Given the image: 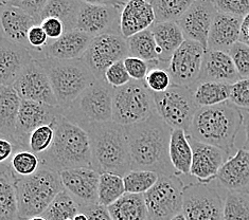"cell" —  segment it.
Masks as SVG:
<instances>
[{"label":"cell","mask_w":249,"mask_h":220,"mask_svg":"<svg viewBox=\"0 0 249 220\" xmlns=\"http://www.w3.org/2000/svg\"><path fill=\"white\" fill-rule=\"evenodd\" d=\"M132 169H144L159 175H178L171 163L169 147L172 129L157 111L147 120L125 126Z\"/></svg>","instance_id":"1"},{"label":"cell","mask_w":249,"mask_h":220,"mask_svg":"<svg viewBox=\"0 0 249 220\" xmlns=\"http://www.w3.org/2000/svg\"><path fill=\"white\" fill-rule=\"evenodd\" d=\"M55 135L50 148L38 156L40 165L57 172L92 168L90 139L86 130L67 120L62 114L52 123Z\"/></svg>","instance_id":"2"},{"label":"cell","mask_w":249,"mask_h":220,"mask_svg":"<svg viewBox=\"0 0 249 220\" xmlns=\"http://www.w3.org/2000/svg\"><path fill=\"white\" fill-rule=\"evenodd\" d=\"M243 124L244 115L242 109L227 101L215 106L200 107L187 135L230 154L234 150L235 138Z\"/></svg>","instance_id":"3"},{"label":"cell","mask_w":249,"mask_h":220,"mask_svg":"<svg viewBox=\"0 0 249 220\" xmlns=\"http://www.w3.org/2000/svg\"><path fill=\"white\" fill-rule=\"evenodd\" d=\"M89 135L92 169L103 172L125 176L132 170V158L125 126L114 121L93 124L87 127Z\"/></svg>","instance_id":"4"},{"label":"cell","mask_w":249,"mask_h":220,"mask_svg":"<svg viewBox=\"0 0 249 220\" xmlns=\"http://www.w3.org/2000/svg\"><path fill=\"white\" fill-rule=\"evenodd\" d=\"M15 184L21 220L43 215L65 189L60 172L43 165L31 176H16Z\"/></svg>","instance_id":"5"},{"label":"cell","mask_w":249,"mask_h":220,"mask_svg":"<svg viewBox=\"0 0 249 220\" xmlns=\"http://www.w3.org/2000/svg\"><path fill=\"white\" fill-rule=\"evenodd\" d=\"M49 75L61 109L66 108L80 94L98 80L83 59L46 58L38 61Z\"/></svg>","instance_id":"6"},{"label":"cell","mask_w":249,"mask_h":220,"mask_svg":"<svg viewBox=\"0 0 249 220\" xmlns=\"http://www.w3.org/2000/svg\"><path fill=\"white\" fill-rule=\"evenodd\" d=\"M112 87L105 81H97L85 89L62 115L83 129L93 124L112 121Z\"/></svg>","instance_id":"7"},{"label":"cell","mask_w":249,"mask_h":220,"mask_svg":"<svg viewBox=\"0 0 249 220\" xmlns=\"http://www.w3.org/2000/svg\"><path fill=\"white\" fill-rule=\"evenodd\" d=\"M156 112L153 92L144 81L132 80L128 84L112 89V121L129 126L147 120Z\"/></svg>","instance_id":"8"},{"label":"cell","mask_w":249,"mask_h":220,"mask_svg":"<svg viewBox=\"0 0 249 220\" xmlns=\"http://www.w3.org/2000/svg\"><path fill=\"white\" fill-rule=\"evenodd\" d=\"M159 117L172 129H183L188 134L193 118L200 107L195 102L190 87L172 85L167 91L153 93Z\"/></svg>","instance_id":"9"},{"label":"cell","mask_w":249,"mask_h":220,"mask_svg":"<svg viewBox=\"0 0 249 220\" xmlns=\"http://www.w3.org/2000/svg\"><path fill=\"white\" fill-rule=\"evenodd\" d=\"M185 186L179 175H160L155 186L143 195L149 220H171L182 213Z\"/></svg>","instance_id":"10"},{"label":"cell","mask_w":249,"mask_h":220,"mask_svg":"<svg viewBox=\"0 0 249 220\" xmlns=\"http://www.w3.org/2000/svg\"><path fill=\"white\" fill-rule=\"evenodd\" d=\"M224 200L211 183H192L183 189L182 214L187 220H224Z\"/></svg>","instance_id":"11"},{"label":"cell","mask_w":249,"mask_h":220,"mask_svg":"<svg viewBox=\"0 0 249 220\" xmlns=\"http://www.w3.org/2000/svg\"><path fill=\"white\" fill-rule=\"evenodd\" d=\"M128 55L127 41L122 35L104 34L92 38L82 59L98 81H105L106 70Z\"/></svg>","instance_id":"12"},{"label":"cell","mask_w":249,"mask_h":220,"mask_svg":"<svg viewBox=\"0 0 249 220\" xmlns=\"http://www.w3.org/2000/svg\"><path fill=\"white\" fill-rule=\"evenodd\" d=\"M62 114L60 107L22 100L13 143L16 151L29 150V139L35 129L51 125Z\"/></svg>","instance_id":"13"},{"label":"cell","mask_w":249,"mask_h":220,"mask_svg":"<svg viewBox=\"0 0 249 220\" xmlns=\"http://www.w3.org/2000/svg\"><path fill=\"white\" fill-rule=\"evenodd\" d=\"M206 51L198 43L192 40L183 41L168 64L167 69L173 85L192 87L195 83H197Z\"/></svg>","instance_id":"14"},{"label":"cell","mask_w":249,"mask_h":220,"mask_svg":"<svg viewBox=\"0 0 249 220\" xmlns=\"http://www.w3.org/2000/svg\"><path fill=\"white\" fill-rule=\"evenodd\" d=\"M13 87L21 100L60 107L49 75L43 65L36 59L25 69Z\"/></svg>","instance_id":"15"},{"label":"cell","mask_w":249,"mask_h":220,"mask_svg":"<svg viewBox=\"0 0 249 220\" xmlns=\"http://www.w3.org/2000/svg\"><path fill=\"white\" fill-rule=\"evenodd\" d=\"M122 9L111 5L83 3L76 29L92 37L104 34L121 35L120 16Z\"/></svg>","instance_id":"16"},{"label":"cell","mask_w":249,"mask_h":220,"mask_svg":"<svg viewBox=\"0 0 249 220\" xmlns=\"http://www.w3.org/2000/svg\"><path fill=\"white\" fill-rule=\"evenodd\" d=\"M215 4L207 0H195L177 21L186 40L198 43L208 50V39L213 20L217 13Z\"/></svg>","instance_id":"17"},{"label":"cell","mask_w":249,"mask_h":220,"mask_svg":"<svg viewBox=\"0 0 249 220\" xmlns=\"http://www.w3.org/2000/svg\"><path fill=\"white\" fill-rule=\"evenodd\" d=\"M100 172L92 168H78L60 172L64 188L80 207L99 203Z\"/></svg>","instance_id":"18"},{"label":"cell","mask_w":249,"mask_h":220,"mask_svg":"<svg viewBox=\"0 0 249 220\" xmlns=\"http://www.w3.org/2000/svg\"><path fill=\"white\" fill-rule=\"evenodd\" d=\"M193 150V160L190 176L194 177L199 183L208 184L216 177L223 164L230 158L221 148L203 143L188 136Z\"/></svg>","instance_id":"19"},{"label":"cell","mask_w":249,"mask_h":220,"mask_svg":"<svg viewBox=\"0 0 249 220\" xmlns=\"http://www.w3.org/2000/svg\"><path fill=\"white\" fill-rule=\"evenodd\" d=\"M34 61L28 47L13 43L1 35L0 40V85L13 86L14 83Z\"/></svg>","instance_id":"20"},{"label":"cell","mask_w":249,"mask_h":220,"mask_svg":"<svg viewBox=\"0 0 249 220\" xmlns=\"http://www.w3.org/2000/svg\"><path fill=\"white\" fill-rule=\"evenodd\" d=\"M92 38L93 37L90 35L82 32L78 29L66 32L61 38L50 41L36 61H43L46 58L60 59V61L82 59L84 57Z\"/></svg>","instance_id":"21"},{"label":"cell","mask_w":249,"mask_h":220,"mask_svg":"<svg viewBox=\"0 0 249 220\" xmlns=\"http://www.w3.org/2000/svg\"><path fill=\"white\" fill-rule=\"evenodd\" d=\"M216 181L228 192H249V151L241 148L219 169Z\"/></svg>","instance_id":"22"},{"label":"cell","mask_w":249,"mask_h":220,"mask_svg":"<svg viewBox=\"0 0 249 220\" xmlns=\"http://www.w3.org/2000/svg\"><path fill=\"white\" fill-rule=\"evenodd\" d=\"M155 22V12L149 0H127L120 16L121 35L127 39L150 29Z\"/></svg>","instance_id":"23"},{"label":"cell","mask_w":249,"mask_h":220,"mask_svg":"<svg viewBox=\"0 0 249 220\" xmlns=\"http://www.w3.org/2000/svg\"><path fill=\"white\" fill-rule=\"evenodd\" d=\"M241 80L235 65L228 52L207 50L201 73L197 82H219L232 85Z\"/></svg>","instance_id":"24"},{"label":"cell","mask_w":249,"mask_h":220,"mask_svg":"<svg viewBox=\"0 0 249 220\" xmlns=\"http://www.w3.org/2000/svg\"><path fill=\"white\" fill-rule=\"evenodd\" d=\"M1 35L13 43L28 47V33L31 28L40 25L26 11L11 4H1Z\"/></svg>","instance_id":"25"},{"label":"cell","mask_w":249,"mask_h":220,"mask_svg":"<svg viewBox=\"0 0 249 220\" xmlns=\"http://www.w3.org/2000/svg\"><path fill=\"white\" fill-rule=\"evenodd\" d=\"M243 17L217 12L208 39V50L229 52L240 41Z\"/></svg>","instance_id":"26"},{"label":"cell","mask_w":249,"mask_h":220,"mask_svg":"<svg viewBox=\"0 0 249 220\" xmlns=\"http://www.w3.org/2000/svg\"><path fill=\"white\" fill-rule=\"evenodd\" d=\"M150 29L157 44L158 61L168 65L176 50L186 40L181 29L175 21L155 22Z\"/></svg>","instance_id":"27"},{"label":"cell","mask_w":249,"mask_h":220,"mask_svg":"<svg viewBox=\"0 0 249 220\" xmlns=\"http://www.w3.org/2000/svg\"><path fill=\"white\" fill-rule=\"evenodd\" d=\"M22 100L13 86L0 87V135L13 142Z\"/></svg>","instance_id":"28"},{"label":"cell","mask_w":249,"mask_h":220,"mask_svg":"<svg viewBox=\"0 0 249 220\" xmlns=\"http://www.w3.org/2000/svg\"><path fill=\"white\" fill-rule=\"evenodd\" d=\"M16 176L10 163L0 165V220H21L16 192Z\"/></svg>","instance_id":"29"},{"label":"cell","mask_w":249,"mask_h":220,"mask_svg":"<svg viewBox=\"0 0 249 220\" xmlns=\"http://www.w3.org/2000/svg\"><path fill=\"white\" fill-rule=\"evenodd\" d=\"M169 153L171 163L177 174L190 175L193 160V150L190 144L188 135L183 129L172 130Z\"/></svg>","instance_id":"30"},{"label":"cell","mask_w":249,"mask_h":220,"mask_svg":"<svg viewBox=\"0 0 249 220\" xmlns=\"http://www.w3.org/2000/svg\"><path fill=\"white\" fill-rule=\"evenodd\" d=\"M112 220H147L149 213L144 196L125 193L107 207Z\"/></svg>","instance_id":"31"},{"label":"cell","mask_w":249,"mask_h":220,"mask_svg":"<svg viewBox=\"0 0 249 220\" xmlns=\"http://www.w3.org/2000/svg\"><path fill=\"white\" fill-rule=\"evenodd\" d=\"M199 107L215 106L230 100L231 85L219 82H197L190 87Z\"/></svg>","instance_id":"32"},{"label":"cell","mask_w":249,"mask_h":220,"mask_svg":"<svg viewBox=\"0 0 249 220\" xmlns=\"http://www.w3.org/2000/svg\"><path fill=\"white\" fill-rule=\"evenodd\" d=\"M82 4L81 0H49L41 13L40 19L55 17L64 23L66 32L72 31L76 29Z\"/></svg>","instance_id":"33"},{"label":"cell","mask_w":249,"mask_h":220,"mask_svg":"<svg viewBox=\"0 0 249 220\" xmlns=\"http://www.w3.org/2000/svg\"><path fill=\"white\" fill-rule=\"evenodd\" d=\"M130 56L143 59L145 62H153L158 59L157 44L151 29L144 30L126 39Z\"/></svg>","instance_id":"34"},{"label":"cell","mask_w":249,"mask_h":220,"mask_svg":"<svg viewBox=\"0 0 249 220\" xmlns=\"http://www.w3.org/2000/svg\"><path fill=\"white\" fill-rule=\"evenodd\" d=\"M123 177L112 172H103L100 175L99 204L108 207L125 194Z\"/></svg>","instance_id":"35"},{"label":"cell","mask_w":249,"mask_h":220,"mask_svg":"<svg viewBox=\"0 0 249 220\" xmlns=\"http://www.w3.org/2000/svg\"><path fill=\"white\" fill-rule=\"evenodd\" d=\"M155 12L156 22H177L195 0H149Z\"/></svg>","instance_id":"36"},{"label":"cell","mask_w":249,"mask_h":220,"mask_svg":"<svg viewBox=\"0 0 249 220\" xmlns=\"http://www.w3.org/2000/svg\"><path fill=\"white\" fill-rule=\"evenodd\" d=\"M79 213H81V207L78 202L64 189L56 196L43 216L48 220H69L73 219Z\"/></svg>","instance_id":"37"},{"label":"cell","mask_w":249,"mask_h":220,"mask_svg":"<svg viewBox=\"0 0 249 220\" xmlns=\"http://www.w3.org/2000/svg\"><path fill=\"white\" fill-rule=\"evenodd\" d=\"M159 176L158 172L152 170L132 169L123 177L125 192L144 195L157 183Z\"/></svg>","instance_id":"38"},{"label":"cell","mask_w":249,"mask_h":220,"mask_svg":"<svg viewBox=\"0 0 249 220\" xmlns=\"http://www.w3.org/2000/svg\"><path fill=\"white\" fill-rule=\"evenodd\" d=\"M224 220H249V195L242 192H227L224 199Z\"/></svg>","instance_id":"39"},{"label":"cell","mask_w":249,"mask_h":220,"mask_svg":"<svg viewBox=\"0 0 249 220\" xmlns=\"http://www.w3.org/2000/svg\"><path fill=\"white\" fill-rule=\"evenodd\" d=\"M150 71L147 73L144 83L147 88L153 93H161L167 91L173 85L172 77L168 71V65H164L161 62L153 61L149 62Z\"/></svg>","instance_id":"40"},{"label":"cell","mask_w":249,"mask_h":220,"mask_svg":"<svg viewBox=\"0 0 249 220\" xmlns=\"http://www.w3.org/2000/svg\"><path fill=\"white\" fill-rule=\"evenodd\" d=\"M10 166L17 177H28L40 168V160L31 151H16L10 159Z\"/></svg>","instance_id":"41"},{"label":"cell","mask_w":249,"mask_h":220,"mask_svg":"<svg viewBox=\"0 0 249 220\" xmlns=\"http://www.w3.org/2000/svg\"><path fill=\"white\" fill-rule=\"evenodd\" d=\"M55 135L54 127L51 125H44L36 128L29 139V150L36 156L45 153L49 150Z\"/></svg>","instance_id":"42"},{"label":"cell","mask_w":249,"mask_h":220,"mask_svg":"<svg viewBox=\"0 0 249 220\" xmlns=\"http://www.w3.org/2000/svg\"><path fill=\"white\" fill-rule=\"evenodd\" d=\"M228 53L232 58L241 79L249 80V46L238 41Z\"/></svg>","instance_id":"43"},{"label":"cell","mask_w":249,"mask_h":220,"mask_svg":"<svg viewBox=\"0 0 249 220\" xmlns=\"http://www.w3.org/2000/svg\"><path fill=\"white\" fill-rule=\"evenodd\" d=\"M28 48L30 49L34 59H37L40 53L49 45L50 39L46 34L45 30L40 25H36L31 28L28 33Z\"/></svg>","instance_id":"44"},{"label":"cell","mask_w":249,"mask_h":220,"mask_svg":"<svg viewBox=\"0 0 249 220\" xmlns=\"http://www.w3.org/2000/svg\"><path fill=\"white\" fill-rule=\"evenodd\" d=\"M132 81L123 61H119L106 70L105 82L112 88H120Z\"/></svg>","instance_id":"45"},{"label":"cell","mask_w":249,"mask_h":220,"mask_svg":"<svg viewBox=\"0 0 249 220\" xmlns=\"http://www.w3.org/2000/svg\"><path fill=\"white\" fill-rule=\"evenodd\" d=\"M230 102L242 110H249V80L241 79L231 85Z\"/></svg>","instance_id":"46"},{"label":"cell","mask_w":249,"mask_h":220,"mask_svg":"<svg viewBox=\"0 0 249 220\" xmlns=\"http://www.w3.org/2000/svg\"><path fill=\"white\" fill-rule=\"evenodd\" d=\"M218 12L230 15L245 17L249 14V0H215Z\"/></svg>","instance_id":"47"},{"label":"cell","mask_w":249,"mask_h":220,"mask_svg":"<svg viewBox=\"0 0 249 220\" xmlns=\"http://www.w3.org/2000/svg\"><path fill=\"white\" fill-rule=\"evenodd\" d=\"M130 79L134 81H144L150 71V64L143 59L128 55L123 59Z\"/></svg>","instance_id":"48"},{"label":"cell","mask_w":249,"mask_h":220,"mask_svg":"<svg viewBox=\"0 0 249 220\" xmlns=\"http://www.w3.org/2000/svg\"><path fill=\"white\" fill-rule=\"evenodd\" d=\"M48 2L49 0H11L7 4H11L14 5V7L22 9L27 13L33 16L35 19H37V21L40 23L41 13H43V11L46 8V5L48 4Z\"/></svg>","instance_id":"49"},{"label":"cell","mask_w":249,"mask_h":220,"mask_svg":"<svg viewBox=\"0 0 249 220\" xmlns=\"http://www.w3.org/2000/svg\"><path fill=\"white\" fill-rule=\"evenodd\" d=\"M40 26L45 30L46 34L48 35L50 41H54L58 38H61L63 35L66 33L64 23L55 18V17H48L41 20Z\"/></svg>","instance_id":"50"},{"label":"cell","mask_w":249,"mask_h":220,"mask_svg":"<svg viewBox=\"0 0 249 220\" xmlns=\"http://www.w3.org/2000/svg\"><path fill=\"white\" fill-rule=\"evenodd\" d=\"M81 212L87 215L88 220H112L107 207L99 203L81 207Z\"/></svg>","instance_id":"51"},{"label":"cell","mask_w":249,"mask_h":220,"mask_svg":"<svg viewBox=\"0 0 249 220\" xmlns=\"http://www.w3.org/2000/svg\"><path fill=\"white\" fill-rule=\"evenodd\" d=\"M15 152V147L13 143L8 139H0V162L4 163L12 158Z\"/></svg>","instance_id":"52"},{"label":"cell","mask_w":249,"mask_h":220,"mask_svg":"<svg viewBox=\"0 0 249 220\" xmlns=\"http://www.w3.org/2000/svg\"><path fill=\"white\" fill-rule=\"evenodd\" d=\"M83 3L94 4V5H111L123 9L124 5L127 2V0H81Z\"/></svg>","instance_id":"53"},{"label":"cell","mask_w":249,"mask_h":220,"mask_svg":"<svg viewBox=\"0 0 249 220\" xmlns=\"http://www.w3.org/2000/svg\"><path fill=\"white\" fill-rule=\"evenodd\" d=\"M240 41L249 46V14H247L245 17H243Z\"/></svg>","instance_id":"54"},{"label":"cell","mask_w":249,"mask_h":220,"mask_svg":"<svg viewBox=\"0 0 249 220\" xmlns=\"http://www.w3.org/2000/svg\"><path fill=\"white\" fill-rule=\"evenodd\" d=\"M243 115H244V126H245V133H246V139L244 147L245 150L249 151V110H242Z\"/></svg>","instance_id":"55"},{"label":"cell","mask_w":249,"mask_h":220,"mask_svg":"<svg viewBox=\"0 0 249 220\" xmlns=\"http://www.w3.org/2000/svg\"><path fill=\"white\" fill-rule=\"evenodd\" d=\"M73 220H88V217H87L86 214L81 212V213H79L78 215H76V216L73 218Z\"/></svg>","instance_id":"56"},{"label":"cell","mask_w":249,"mask_h":220,"mask_svg":"<svg viewBox=\"0 0 249 220\" xmlns=\"http://www.w3.org/2000/svg\"><path fill=\"white\" fill-rule=\"evenodd\" d=\"M171 220H187V218L185 217V215H183L182 213H180V214H178V215H176L175 217L172 218Z\"/></svg>","instance_id":"57"},{"label":"cell","mask_w":249,"mask_h":220,"mask_svg":"<svg viewBox=\"0 0 249 220\" xmlns=\"http://www.w3.org/2000/svg\"><path fill=\"white\" fill-rule=\"evenodd\" d=\"M28 220H48V219L45 218L43 215H40V216H35V217H32V218L28 219Z\"/></svg>","instance_id":"58"},{"label":"cell","mask_w":249,"mask_h":220,"mask_svg":"<svg viewBox=\"0 0 249 220\" xmlns=\"http://www.w3.org/2000/svg\"><path fill=\"white\" fill-rule=\"evenodd\" d=\"M11 1V0H1V4H7Z\"/></svg>","instance_id":"59"},{"label":"cell","mask_w":249,"mask_h":220,"mask_svg":"<svg viewBox=\"0 0 249 220\" xmlns=\"http://www.w3.org/2000/svg\"><path fill=\"white\" fill-rule=\"evenodd\" d=\"M207 1H211V2H213V3H214V1H215V0H207Z\"/></svg>","instance_id":"60"},{"label":"cell","mask_w":249,"mask_h":220,"mask_svg":"<svg viewBox=\"0 0 249 220\" xmlns=\"http://www.w3.org/2000/svg\"><path fill=\"white\" fill-rule=\"evenodd\" d=\"M69 220H73V219H69Z\"/></svg>","instance_id":"61"},{"label":"cell","mask_w":249,"mask_h":220,"mask_svg":"<svg viewBox=\"0 0 249 220\" xmlns=\"http://www.w3.org/2000/svg\"><path fill=\"white\" fill-rule=\"evenodd\" d=\"M147 220H149V219H147Z\"/></svg>","instance_id":"62"}]
</instances>
